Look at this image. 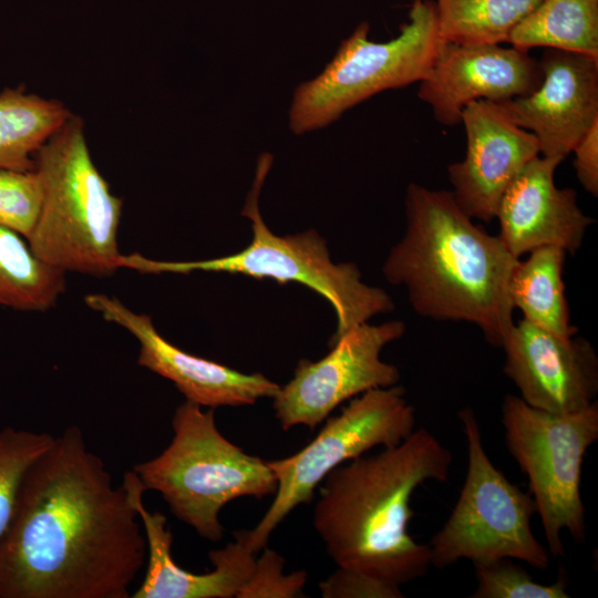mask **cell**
<instances>
[{
  "instance_id": "6da1fadb",
  "label": "cell",
  "mask_w": 598,
  "mask_h": 598,
  "mask_svg": "<svg viewBox=\"0 0 598 598\" xmlns=\"http://www.w3.org/2000/svg\"><path fill=\"white\" fill-rule=\"evenodd\" d=\"M145 561L125 485L66 427L25 473L0 536V598H131Z\"/></svg>"
},
{
  "instance_id": "7a4b0ae2",
  "label": "cell",
  "mask_w": 598,
  "mask_h": 598,
  "mask_svg": "<svg viewBox=\"0 0 598 598\" xmlns=\"http://www.w3.org/2000/svg\"><path fill=\"white\" fill-rule=\"evenodd\" d=\"M452 463L433 433L415 427L401 443L331 471L319 485L312 523L337 566L398 586L424 577L431 553L409 533L411 498L427 481L444 483Z\"/></svg>"
},
{
  "instance_id": "3957f363",
  "label": "cell",
  "mask_w": 598,
  "mask_h": 598,
  "mask_svg": "<svg viewBox=\"0 0 598 598\" xmlns=\"http://www.w3.org/2000/svg\"><path fill=\"white\" fill-rule=\"evenodd\" d=\"M406 227L383 266L405 287L412 309L439 321H465L501 348L514 326L508 285L518 262L497 236L473 223L451 192L411 183Z\"/></svg>"
},
{
  "instance_id": "277c9868",
  "label": "cell",
  "mask_w": 598,
  "mask_h": 598,
  "mask_svg": "<svg viewBox=\"0 0 598 598\" xmlns=\"http://www.w3.org/2000/svg\"><path fill=\"white\" fill-rule=\"evenodd\" d=\"M42 204L28 244L45 264L94 277L120 269L122 200L96 168L83 121L72 115L35 153Z\"/></svg>"
},
{
  "instance_id": "5b68a950",
  "label": "cell",
  "mask_w": 598,
  "mask_h": 598,
  "mask_svg": "<svg viewBox=\"0 0 598 598\" xmlns=\"http://www.w3.org/2000/svg\"><path fill=\"white\" fill-rule=\"evenodd\" d=\"M272 155L261 154L241 215L251 221L252 239L243 250L218 258L194 261H161L141 254L120 256V268L141 274L228 272L280 285L301 283L321 295L332 306L337 328L329 346L352 328L379 313L393 310L391 297L381 288L361 280L354 264H334L326 240L313 229L289 236L275 235L259 212V194L271 167Z\"/></svg>"
},
{
  "instance_id": "8992f818",
  "label": "cell",
  "mask_w": 598,
  "mask_h": 598,
  "mask_svg": "<svg viewBox=\"0 0 598 598\" xmlns=\"http://www.w3.org/2000/svg\"><path fill=\"white\" fill-rule=\"evenodd\" d=\"M173 437L155 457L132 468L171 513L203 538L224 536L221 508L239 497L275 494L277 478L258 456L246 453L217 429L214 409L185 401L172 417Z\"/></svg>"
},
{
  "instance_id": "52a82bcc",
  "label": "cell",
  "mask_w": 598,
  "mask_h": 598,
  "mask_svg": "<svg viewBox=\"0 0 598 598\" xmlns=\"http://www.w3.org/2000/svg\"><path fill=\"white\" fill-rule=\"evenodd\" d=\"M369 30L361 22L323 71L297 86L289 109L292 133L320 130L380 92L422 81L444 43L432 0H414L400 33L386 42L370 40Z\"/></svg>"
},
{
  "instance_id": "ba28073f",
  "label": "cell",
  "mask_w": 598,
  "mask_h": 598,
  "mask_svg": "<svg viewBox=\"0 0 598 598\" xmlns=\"http://www.w3.org/2000/svg\"><path fill=\"white\" fill-rule=\"evenodd\" d=\"M458 417L466 439L467 471L448 518L427 544L432 566L442 569L461 559L474 565L511 558L546 569L549 551L530 526L536 514L530 493L493 464L473 409H463Z\"/></svg>"
},
{
  "instance_id": "9c48e42d",
  "label": "cell",
  "mask_w": 598,
  "mask_h": 598,
  "mask_svg": "<svg viewBox=\"0 0 598 598\" xmlns=\"http://www.w3.org/2000/svg\"><path fill=\"white\" fill-rule=\"evenodd\" d=\"M501 411L505 445L528 478L547 549L564 556V530L576 543L586 540L580 478L586 452L598 440V402L556 414L508 394Z\"/></svg>"
},
{
  "instance_id": "30bf717a",
  "label": "cell",
  "mask_w": 598,
  "mask_h": 598,
  "mask_svg": "<svg viewBox=\"0 0 598 598\" xmlns=\"http://www.w3.org/2000/svg\"><path fill=\"white\" fill-rule=\"evenodd\" d=\"M415 410L399 384L352 398L300 451L266 461L277 478L274 501L254 529L234 535L250 553L260 551L296 507L312 501L316 488L331 471L373 447L401 443L415 430Z\"/></svg>"
},
{
  "instance_id": "8fae6325",
  "label": "cell",
  "mask_w": 598,
  "mask_h": 598,
  "mask_svg": "<svg viewBox=\"0 0 598 598\" xmlns=\"http://www.w3.org/2000/svg\"><path fill=\"white\" fill-rule=\"evenodd\" d=\"M405 332L402 321L363 322L342 337L318 361L300 360L293 378L272 398L282 430H313L343 402L369 390L396 385L399 369L381 359L383 348Z\"/></svg>"
},
{
  "instance_id": "7c38bea8",
  "label": "cell",
  "mask_w": 598,
  "mask_h": 598,
  "mask_svg": "<svg viewBox=\"0 0 598 598\" xmlns=\"http://www.w3.org/2000/svg\"><path fill=\"white\" fill-rule=\"evenodd\" d=\"M501 348L504 374L532 408L564 414L597 401L598 357L586 338L558 336L522 319Z\"/></svg>"
},
{
  "instance_id": "4fadbf2b",
  "label": "cell",
  "mask_w": 598,
  "mask_h": 598,
  "mask_svg": "<svg viewBox=\"0 0 598 598\" xmlns=\"http://www.w3.org/2000/svg\"><path fill=\"white\" fill-rule=\"evenodd\" d=\"M84 302L128 331L140 342L137 364L172 381L185 401L210 409L252 405L272 399L280 389L261 373H243L179 349L155 329L150 316L134 312L115 297L90 293Z\"/></svg>"
},
{
  "instance_id": "5bb4252c",
  "label": "cell",
  "mask_w": 598,
  "mask_h": 598,
  "mask_svg": "<svg viewBox=\"0 0 598 598\" xmlns=\"http://www.w3.org/2000/svg\"><path fill=\"white\" fill-rule=\"evenodd\" d=\"M543 79L538 60L528 51L499 44L443 43L417 96L435 120L461 123L463 110L478 100L501 103L534 92Z\"/></svg>"
},
{
  "instance_id": "9a60e30c",
  "label": "cell",
  "mask_w": 598,
  "mask_h": 598,
  "mask_svg": "<svg viewBox=\"0 0 598 598\" xmlns=\"http://www.w3.org/2000/svg\"><path fill=\"white\" fill-rule=\"evenodd\" d=\"M538 62L539 86L497 104L536 137L539 155L563 161L598 121V59L545 49Z\"/></svg>"
},
{
  "instance_id": "2e32d148",
  "label": "cell",
  "mask_w": 598,
  "mask_h": 598,
  "mask_svg": "<svg viewBox=\"0 0 598 598\" xmlns=\"http://www.w3.org/2000/svg\"><path fill=\"white\" fill-rule=\"evenodd\" d=\"M461 123L466 134V153L461 162L447 167L451 193L472 219L491 223L509 184L539 155V145L497 103L486 100L467 104Z\"/></svg>"
},
{
  "instance_id": "e0dca14e",
  "label": "cell",
  "mask_w": 598,
  "mask_h": 598,
  "mask_svg": "<svg viewBox=\"0 0 598 598\" xmlns=\"http://www.w3.org/2000/svg\"><path fill=\"white\" fill-rule=\"evenodd\" d=\"M561 162L534 157L501 198L495 216L498 237L516 258L546 246L574 255L595 221L581 210L573 188L556 186L554 175Z\"/></svg>"
},
{
  "instance_id": "ac0fdd59",
  "label": "cell",
  "mask_w": 598,
  "mask_h": 598,
  "mask_svg": "<svg viewBox=\"0 0 598 598\" xmlns=\"http://www.w3.org/2000/svg\"><path fill=\"white\" fill-rule=\"evenodd\" d=\"M146 539V573L131 598H233L248 580L255 557L235 536L225 547L209 551L214 566L206 574H193L172 556L173 534L161 512H150L143 501L147 491L134 471L123 476Z\"/></svg>"
},
{
  "instance_id": "d6986e66",
  "label": "cell",
  "mask_w": 598,
  "mask_h": 598,
  "mask_svg": "<svg viewBox=\"0 0 598 598\" xmlns=\"http://www.w3.org/2000/svg\"><path fill=\"white\" fill-rule=\"evenodd\" d=\"M518 260L508 285L514 309L524 320L563 337L577 334L570 322L563 279L567 252L555 246L540 247Z\"/></svg>"
},
{
  "instance_id": "ffe728a7",
  "label": "cell",
  "mask_w": 598,
  "mask_h": 598,
  "mask_svg": "<svg viewBox=\"0 0 598 598\" xmlns=\"http://www.w3.org/2000/svg\"><path fill=\"white\" fill-rule=\"evenodd\" d=\"M56 100L22 87L0 92V168L34 169V155L72 116Z\"/></svg>"
},
{
  "instance_id": "44dd1931",
  "label": "cell",
  "mask_w": 598,
  "mask_h": 598,
  "mask_svg": "<svg viewBox=\"0 0 598 598\" xmlns=\"http://www.w3.org/2000/svg\"><path fill=\"white\" fill-rule=\"evenodd\" d=\"M508 43L524 51L540 47L598 59V0H543Z\"/></svg>"
},
{
  "instance_id": "7402d4cb",
  "label": "cell",
  "mask_w": 598,
  "mask_h": 598,
  "mask_svg": "<svg viewBox=\"0 0 598 598\" xmlns=\"http://www.w3.org/2000/svg\"><path fill=\"white\" fill-rule=\"evenodd\" d=\"M65 291V274L38 258L28 240L0 227V307L45 311Z\"/></svg>"
},
{
  "instance_id": "603a6c76",
  "label": "cell",
  "mask_w": 598,
  "mask_h": 598,
  "mask_svg": "<svg viewBox=\"0 0 598 598\" xmlns=\"http://www.w3.org/2000/svg\"><path fill=\"white\" fill-rule=\"evenodd\" d=\"M543 0H435L444 43L501 44Z\"/></svg>"
},
{
  "instance_id": "cb8c5ba5",
  "label": "cell",
  "mask_w": 598,
  "mask_h": 598,
  "mask_svg": "<svg viewBox=\"0 0 598 598\" xmlns=\"http://www.w3.org/2000/svg\"><path fill=\"white\" fill-rule=\"evenodd\" d=\"M53 441L49 433L11 426L0 431V536L12 518L25 473Z\"/></svg>"
},
{
  "instance_id": "d4e9b609",
  "label": "cell",
  "mask_w": 598,
  "mask_h": 598,
  "mask_svg": "<svg viewBox=\"0 0 598 598\" xmlns=\"http://www.w3.org/2000/svg\"><path fill=\"white\" fill-rule=\"evenodd\" d=\"M476 588L471 598H568L566 581L540 584L511 558L474 564Z\"/></svg>"
},
{
  "instance_id": "484cf974",
  "label": "cell",
  "mask_w": 598,
  "mask_h": 598,
  "mask_svg": "<svg viewBox=\"0 0 598 598\" xmlns=\"http://www.w3.org/2000/svg\"><path fill=\"white\" fill-rule=\"evenodd\" d=\"M42 196L35 169L0 168V227L28 239L38 220Z\"/></svg>"
},
{
  "instance_id": "4316f807",
  "label": "cell",
  "mask_w": 598,
  "mask_h": 598,
  "mask_svg": "<svg viewBox=\"0 0 598 598\" xmlns=\"http://www.w3.org/2000/svg\"><path fill=\"white\" fill-rule=\"evenodd\" d=\"M255 559L248 580L237 594V598H295L303 597L307 573L303 570L283 574L285 559L267 546Z\"/></svg>"
},
{
  "instance_id": "83f0119b",
  "label": "cell",
  "mask_w": 598,
  "mask_h": 598,
  "mask_svg": "<svg viewBox=\"0 0 598 598\" xmlns=\"http://www.w3.org/2000/svg\"><path fill=\"white\" fill-rule=\"evenodd\" d=\"M323 598H402L401 586L368 575L341 568L319 584Z\"/></svg>"
},
{
  "instance_id": "f1b7e54d",
  "label": "cell",
  "mask_w": 598,
  "mask_h": 598,
  "mask_svg": "<svg viewBox=\"0 0 598 598\" xmlns=\"http://www.w3.org/2000/svg\"><path fill=\"white\" fill-rule=\"evenodd\" d=\"M574 168L582 188L592 196L598 195V121L576 144Z\"/></svg>"
}]
</instances>
